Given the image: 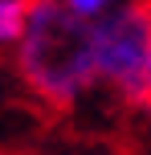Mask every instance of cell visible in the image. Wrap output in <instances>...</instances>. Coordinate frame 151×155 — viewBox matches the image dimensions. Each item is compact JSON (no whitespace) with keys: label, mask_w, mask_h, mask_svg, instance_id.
<instances>
[{"label":"cell","mask_w":151,"mask_h":155,"mask_svg":"<svg viewBox=\"0 0 151 155\" xmlns=\"http://www.w3.org/2000/svg\"><path fill=\"white\" fill-rule=\"evenodd\" d=\"M16 65L29 90H37L45 102L65 106L82 98L94 82V41L90 21L74 16L57 0H29L25 33L16 41Z\"/></svg>","instance_id":"1"},{"label":"cell","mask_w":151,"mask_h":155,"mask_svg":"<svg viewBox=\"0 0 151 155\" xmlns=\"http://www.w3.org/2000/svg\"><path fill=\"white\" fill-rule=\"evenodd\" d=\"M90 41H94V82H106L127 102H139L151 61V0H127L114 12L90 21Z\"/></svg>","instance_id":"2"},{"label":"cell","mask_w":151,"mask_h":155,"mask_svg":"<svg viewBox=\"0 0 151 155\" xmlns=\"http://www.w3.org/2000/svg\"><path fill=\"white\" fill-rule=\"evenodd\" d=\"M25 12L29 0H0V45H12L25 33Z\"/></svg>","instance_id":"3"},{"label":"cell","mask_w":151,"mask_h":155,"mask_svg":"<svg viewBox=\"0 0 151 155\" xmlns=\"http://www.w3.org/2000/svg\"><path fill=\"white\" fill-rule=\"evenodd\" d=\"M61 8H70L74 16H82V21H98V16L114 12L119 4H127V0H57Z\"/></svg>","instance_id":"4"},{"label":"cell","mask_w":151,"mask_h":155,"mask_svg":"<svg viewBox=\"0 0 151 155\" xmlns=\"http://www.w3.org/2000/svg\"><path fill=\"white\" fill-rule=\"evenodd\" d=\"M139 102L151 106V61H147V74H143V98H139Z\"/></svg>","instance_id":"5"}]
</instances>
